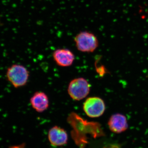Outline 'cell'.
I'll return each instance as SVG.
<instances>
[{
    "mask_svg": "<svg viewBox=\"0 0 148 148\" xmlns=\"http://www.w3.org/2000/svg\"><path fill=\"white\" fill-rule=\"evenodd\" d=\"M110 130L114 133H122L128 128L127 118L124 115L120 113L111 116L108 122Z\"/></svg>",
    "mask_w": 148,
    "mask_h": 148,
    "instance_id": "7",
    "label": "cell"
},
{
    "mask_svg": "<svg viewBox=\"0 0 148 148\" xmlns=\"http://www.w3.org/2000/svg\"><path fill=\"white\" fill-rule=\"evenodd\" d=\"M90 91V85L87 80L83 77L72 80L68 86V92L71 98L79 101L85 98Z\"/></svg>",
    "mask_w": 148,
    "mask_h": 148,
    "instance_id": "4",
    "label": "cell"
},
{
    "mask_svg": "<svg viewBox=\"0 0 148 148\" xmlns=\"http://www.w3.org/2000/svg\"><path fill=\"white\" fill-rule=\"evenodd\" d=\"M77 49L86 53H91L96 50L99 45L97 37L93 33L83 31L78 34L74 38Z\"/></svg>",
    "mask_w": 148,
    "mask_h": 148,
    "instance_id": "2",
    "label": "cell"
},
{
    "mask_svg": "<svg viewBox=\"0 0 148 148\" xmlns=\"http://www.w3.org/2000/svg\"><path fill=\"white\" fill-rule=\"evenodd\" d=\"M67 121L73 128L72 138L79 148H84L88 143L87 135L94 138L105 135L100 123L87 121L74 112L69 114Z\"/></svg>",
    "mask_w": 148,
    "mask_h": 148,
    "instance_id": "1",
    "label": "cell"
},
{
    "mask_svg": "<svg viewBox=\"0 0 148 148\" xmlns=\"http://www.w3.org/2000/svg\"><path fill=\"white\" fill-rule=\"evenodd\" d=\"M104 148H120L119 147V146L117 145H110Z\"/></svg>",
    "mask_w": 148,
    "mask_h": 148,
    "instance_id": "11",
    "label": "cell"
},
{
    "mask_svg": "<svg viewBox=\"0 0 148 148\" xmlns=\"http://www.w3.org/2000/svg\"><path fill=\"white\" fill-rule=\"evenodd\" d=\"M24 147H25V144H23L18 146H11L9 148H24Z\"/></svg>",
    "mask_w": 148,
    "mask_h": 148,
    "instance_id": "10",
    "label": "cell"
},
{
    "mask_svg": "<svg viewBox=\"0 0 148 148\" xmlns=\"http://www.w3.org/2000/svg\"><path fill=\"white\" fill-rule=\"evenodd\" d=\"M53 60L58 66L69 67L73 63L75 55L67 49H58L54 51L52 54Z\"/></svg>",
    "mask_w": 148,
    "mask_h": 148,
    "instance_id": "6",
    "label": "cell"
},
{
    "mask_svg": "<svg viewBox=\"0 0 148 148\" xmlns=\"http://www.w3.org/2000/svg\"><path fill=\"white\" fill-rule=\"evenodd\" d=\"M86 115L90 118H97L101 116L106 110V105L102 98L98 97L88 98L83 106Z\"/></svg>",
    "mask_w": 148,
    "mask_h": 148,
    "instance_id": "5",
    "label": "cell"
},
{
    "mask_svg": "<svg viewBox=\"0 0 148 148\" xmlns=\"http://www.w3.org/2000/svg\"><path fill=\"white\" fill-rule=\"evenodd\" d=\"M48 138L52 145L61 146L67 144L68 135L65 130L55 126L49 130Z\"/></svg>",
    "mask_w": 148,
    "mask_h": 148,
    "instance_id": "8",
    "label": "cell"
},
{
    "mask_svg": "<svg viewBox=\"0 0 148 148\" xmlns=\"http://www.w3.org/2000/svg\"><path fill=\"white\" fill-rule=\"evenodd\" d=\"M32 108L38 112L46 110L49 106V100L47 95L45 92H36L30 99Z\"/></svg>",
    "mask_w": 148,
    "mask_h": 148,
    "instance_id": "9",
    "label": "cell"
},
{
    "mask_svg": "<svg viewBox=\"0 0 148 148\" xmlns=\"http://www.w3.org/2000/svg\"><path fill=\"white\" fill-rule=\"evenodd\" d=\"M8 80L15 88L22 87L29 80V72L27 68L19 64H14L9 67L6 72Z\"/></svg>",
    "mask_w": 148,
    "mask_h": 148,
    "instance_id": "3",
    "label": "cell"
}]
</instances>
